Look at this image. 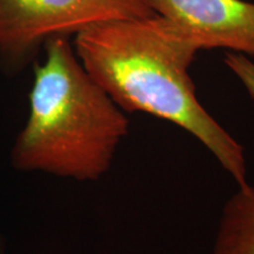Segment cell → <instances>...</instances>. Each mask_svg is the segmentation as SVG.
Listing matches in <instances>:
<instances>
[{
	"label": "cell",
	"instance_id": "obj_7",
	"mask_svg": "<svg viewBox=\"0 0 254 254\" xmlns=\"http://www.w3.org/2000/svg\"><path fill=\"white\" fill-rule=\"evenodd\" d=\"M0 254H5L4 243H2V240H1V239H0Z\"/></svg>",
	"mask_w": 254,
	"mask_h": 254
},
{
	"label": "cell",
	"instance_id": "obj_5",
	"mask_svg": "<svg viewBox=\"0 0 254 254\" xmlns=\"http://www.w3.org/2000/svg\"><path fill=\"white\" fill-rule=\"evenodd\" d=\"M212 254H254V187L239 189L222 208Z\"/></svg>",
	"mask_w": 254,
	"mask_h": 254
},
{
	"label": "cell",
	"instance_id": "obj_3",
	"mask_svg": "<svg viewBox=\"0 0 254 254\" xmlns=\"http://www.w3.org/2000/svg\"><path fill=\"white\" fill-rule=\"evenodd\" d=\"M155 14L144 0H0V65L17 73L51 38Z\"/></svg>",
	"mask_w": 254,
	"mask_h": 254
},
{
	"label": "cell",
	"instance_id": "obj_1",
	"mask_svg": "<svg viewBox=\"0 0 254 254\" xmlns=\"http://www.w3.org/2000/svg\"><path fill=\"white\" fill-rule=\"evenodd\" d=\"M81 65L125 112H144L195 136L236 180L247 183L244 147L204 109L189 69L200 49L177 21L155 14L75 34Z\"/></svg>",
	"mask_w": 254,
	"mask_h": 254
},
{
	"label": "cell",
	"instance_id": "obj_2",
	"mask_svg": "<svg viewBox=\"0 0 254 254\" xmlns=\"http://www.w3.org/2000/svg\"><path fill=\"white\" fill-rule=\"evenodd\" d=\"M34 66L30 112L11 151L21 172L97 182L109 172L129 119L95 82L69 44L53 37Z\"/></svg>",
	"mask_w": 254,
	"mask_h": 254
},
{
	"label": "cell",
	"instance_id": "obj_4",
	"mask_svg": "<svg viewBox=\"0 0 254 254\" xmlns=\"http://www.w3.org/2000/svg\"><path fill=\"white\" fill-rule=\"evenodd\" d=\"M187 28L201 50L224 49L254 60V2L245 0H144Z\"/></svg>",
	"mask_w": 254,
	"mask_h": 254
},
{
	"label": "cell",
	"instance_id": "obj_6",
	"mask_svg": "<svg viewBox=\"0 0 254 254\" xmlns=\"http://www.w3.org/2000/svg\"><path fill=\"white\" fill-rule=\"evenodd\" d=\"M224 63L254 100V60L240 53L226 52Z\"/></svg>",
	"mask_w": 254,
	"mask_h": 254
}]
</instances>
